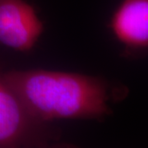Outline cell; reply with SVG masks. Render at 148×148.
Here are the masks:
<instances>
[{
    "label": "cell",
    "mask_w": 148,
    "mask_h": 148,
    "mask_svg": "<svg viewBox=\"0 0 148 148\" xmlns=\"http://www.w3.org/2000/svg\"><path fill=\"white\" fill-rule=\"evenodd\" d=\"M4 77L28 112L40 121L101 120L113 113L112 86L99 77L32 69L4 72Z\"/></svg>",
    "instance_id": "6da1fadb"
},
{
    "label": "cell",
    "mask_w": 148,
    "mask_h": 148,
    "mask_svg": "<svg viewBox=\"0 0 148 148\" xmlns=\"http://www.w3.org/2000/svg\"><path fill=\"white\" fill-rule=\"evenodd\" d=\"M61 138L58 127L28 112L0 68V148L64 147Z\"/></svg>",
    "instance_id": "7a4b0ae2"
},
{
    "label": "cell",
    "mask_w": 148,
    "mask_h": 148,
    "mask_svg": "<svg viewBox=\"0 0 148 148\" xmlns=\"http://www.w3.org/2000/svg\"><path fill=\"white\" fill-rule=\"evenodd\" d=\"M44 31L34 8L24 0H0V43L20 52L35 46Z\"/></svg>",
    "instance_id": "3957f363"
},
{
    "label": "cell",
    "mask_w": 148,
    "mask_h": 148,
    "mask_svg": "<svg viewBox=\"0 0 148 148\" xmlns=\"http://www.w3.org/2000/svg\"><path fill=\"white\" fill-rule=\"evenodd\" d=\"M114 35L127 57L147 52L148 0H123L110 21Z\"/></svg>",
    "instance_id": "277c9868"
}]
</instances>
